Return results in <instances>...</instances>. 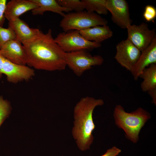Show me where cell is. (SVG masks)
Masks as SVG:
<instances>
[{"label": "cell", "mask_w": 156, "mask_h": 156, "mask_svg": "<svg viewBox=\"0 0 156 156\" xmlns=\"http://www.w3.org/2000/svg\"><path fill=\"white\" fill-rule=\"evenodd\" d=\"M23 44L27 52L28 66L48 71L65 69L66 53L55 41L51 29L45 33L40 30L35 39Z\"/></svg>", "instance_id": "1"}, {"label": "cell", "mask_w": 156, "mask_h": 156, "mask_svg": "<svg viewBox=\"0 0 156 156\" xmlns=\"http://www.w3.org/2000/svg\"><path fill=\"white\" fill-rule=\"evenodd\" d=\"M104 104L102 99L86 96L81 98L74 107L75 120L72 133L78 147L81 151L90 149L93 142L92 132L95 128L93 112L96 107Z\"/></svg>", "instance_id": "2"}, {"label": "cell", "mask_w": 156, "mask_h": 156, "mask_svg": "<svg viewBox=\"0 0 156 156\" xmlns=\"http://www.w3.org/2000/svg\"><path fill=\"white\" fill-rule=\"evenodd\" d=\"M113 116L116 125L124 130L126 138L134 143L138 141L140 130L151 118L150 113L141 107L129 113L120 105L116 106Z\"/></svg>", "instance_id": "3"}, {"label": "cell", "mask_w": 156, "mask_h": 156, "mask_svg": "<svg viewBox=\"0 0 156 156\" xmlns=\"http://www.w3.org/2000/svg\"><path fill=\"white\" fill-rule=\"evenodd\" d=\"M107 23L106 19L96 13L83 11L65 14L60 25L66 32L73 30L80 31L96 26L106 25Z\"/></svg>", "instance_id": "4"}, {"label": "cell", "mask_w": 156, "mask_h": 156, "mask_svg": "<svg viewBox=\"0 0 156 156\" xmlns=\"http://www.w3.org/2000/svg\"><path fill=\"white\" fill-rule=\"evenodd\" d=\"M65 55L66 66L78 77L93 66L101 65L104 62L101 56L92 55L85 49L66 53Z\"/></svg>", "instance_id": "5"}, {"label": "cell", "mask_w": 156, "mask_h": 156, "mask_svg": "<svg viewBox=\"0 0 156 156\" xmlns=\"http://www.w3.org/2000/svg\"><path fill=\"white\" fill-rule=\"evenodd\" d=\"M56 42L65 53L97 48L100 43L88 40L80 34L79 31L71 30L59 33L54 38Z\"/></svg>", "instance_id": "6"}, {"label": "cell", "mask_w": 156, "mask_h": 156, "mask_svg": "<svg viewBox=\"0 0 156 156\" xmlns=\"http://www.w3.org/2000/svg\"><path fill=\"white\" fill-rule=\"evenodd\" d=\"M5 75L9 82L16 83L31 79L35 75L33 69L26 65L16 64L10 62L0 53V77Z\"/></svg>", "instance_id": "7"}, {"label": "cell", "mask_w": 156, "mask_h": 156, "mask_svg": "<svg viewBox=\"0 0 156 156\" xmlns=\"http://www.w3.org/2000/svg\"><path fill=\"white\" fill-rule=\"evenodd\" d=\"M127 39L141 52L148 47L156 38L155 29H150L148 25L142 22L131 25L127 29Z\"/></svg>", "instance_id": "8"}, {"label": "cell", "mask_w": 156, "mask_h": 156, "mask_svg": "<svg viewBox=\"0 0 156 156\" xmlns=\"http://www.w3.org/2000/svg\"><path fill=\"white\" fill-rule=\"evenodd\" d=\"M116 49L115 59L121 66L131 71L141 51L127 38L119 42Z\"/></svg>", "instance_id": "9"}, {"label": "cell", "mask_w": 156, "mask_h": 156, "mask_svg": "<svg viewBox=\"0 0 156 156\" xmlns=\"http://www.w3.org/2000/svg\"><path fill=\"white\" fill-rule=\"evenodd\" d=\"M105 6L111 14L113 22L121 28L127 29L131 25L129 5L125 0H106Z\"/></svg>", "instance_id": "10"}, {"label": "cell", "mask_w": 156, "mask_h": 156, "mask_svg": "<svg viewBox=\"0 0 156 156\" xmlns=\"http://www.w3.org/2000/svg\"><path fill=\"white\" fill-rule=\"evenodd\" d=\"M0 53L14 63L23 66L27 64V57L25 49L17 39L6 43L0 49Z\"/></svg>", "instance_id": "11"}, {"label": "cell", "mask_w": 156, "mask_h": 156, "mask_svg": "<svg viewBox=\"0 0 156 156\" xmlns=\"http://www.w3.org/2000/svg\"><path fill=\"white\" fill-rule=\"evenodd\" d=\"M155 64H156V38L148 47L141 52L139 58L131 71L134 80L138 79L146 68Z\"/></svg>", "instance_id": "12"}, {"label": "cell", "mask_w": 156, "mask_h": 156, "mask_svg": "<svg viewBox=\"0 0 156 156\" xmlns=\"http://www.w3.org/2000/svg\"><path fill=\"white\" fill-rule=\"evenodd\" d=\"M38 7V5L32 0H11L7 3L5 17L8 22L11 21Z\"/></svg>", "instance_id": "13"}, {"label": "cell", "mask_w": 156, "mask_h": 156, "mask_svg": "<svg viewBox=\"0 0 156 156\" xmlns=\"http://www.w3.org/2000/svg\"><path fill=\"white\" fill-rule=\"evenodd\" d=\"M8 26L14 31L16 39L22 44L30 42L35 39L40 30L30 28L24 21L17 18L8 22Z\"/></svg>", "instance_id": "14"}, {"label": "cell", "mask_w": 156, "mask_h": 156, "mask_svg": "<svg viewBox=\"0 0 156 156\" xmlns=\"http://www.w3.org/2000/svg\"><path fill=\"white\" fill-rule=\"evenodd\" d=\"M79 32L86 40L100 43L111 37L113 34L112 31L107 25L96 26Z\"/></svg>", "instance_id": "15"}, {"label": "cell", "mask_w": 156, "mask_h": 156, "mask_svg": "<svg viewBox=\"0 0 156 156\" xmlns=\"http://www.w3.org/2000/svg\"><path fill=\"white\" fill-rule=\"evenodd\" d=\"M38 5V7L31 10L34 15H43L47 11H50L58 14L63 17L65 15L64 12H68L71 10L63 7L55 0H32Z\"/></svg>", "instance_id": "16"}, {"label": "cell", "mask_w": 156, "mask_h": 156, "mask_svg": "<svg viewBox=\"0 0 156 156\" xmlns=\"http://www.w3.org/2000/svg\"><path fill=\"white\" fill-rule=\"evenodd\" d=\"M139 77L143 79L141 88L144 92L156 89V64L146 68Z\"/></svg>", "instance_id": "17"}, {"label": "cell", "mask_w": 156, "mask_h": 156, "mask_svg": "<svg viewBox=\"0 0 156 156\" xmlns=\"http://www.w3.org/2000/svg\"><path fill=\"white\" fill-rule=\"evenodd\" d=\"M106 0H82L85 9L90 12H96L99 14L107 15L108 12L105 6Z\"/></svg>", "instance_id": "18"}, {"label": "cell", "mask_w": 156, "mask_h": 156, "mask_svg": "<svg viewBox=\"0 0 156 156\" xmlns=\"http://www.w3.org/2000/svg\"><path fill=\"white\" fill-rule=\"evenodd\" d=\"M57 3L61 6L74 10L75 12L83 11L85 9L81 0H57Z\"/></svg>", "instance_id": "19"}, {"label": "cell", "mask_w": 156, "mask_h": 156, "mask_svg": "<svg viewBox=\"0 0 156 156\" xmlns=\"http://www.w3.org/2000/svg\"><path fill=\"white\" fill-rule=\"evenodd\" d=\"M16 39L15 34L10 27L4 28L0 26V49L8 41Z\"/></svg>", "instance_id": "20"}, {"label": "cell", "mask_w": 156, "mask_h": 156, "mask_svg": "<svg viewBox=\"0 0 156 156\" xmlns=\"http://www.w3.org/2000/svg\"><path fill=\"white\" fill-rule=\"evenodd\" d=\"M12 107L10 102L0 95V127L11 112Z\"/></svg>", "instance_id": "21"}, {"label": "cell", "mask_w": 156, "mask_h": 156, "mask_svg": "<svg viewBox=\"0 0 156 156\" xmlns=\"http://www.w3.org/2000/svg\"><path fill=\"white\" fill-rule=\"evenodd\" d=\"M144 19L147 22L153 21L156 17V9L153 5H147L145 7L143 13Z\"/></svg>", "instance_id": "22"}, {"label": "cell", "mask_w": 156, "mask_h": 156, "mask_svg": "<svg viewBox=\"0 0 156 156\" xmlns=\"http://www.w3.org/2000/svg\"><path fill=\"white\" fill-rule=\"evenodd\" d=\"M6 0H0V26L3 27L5 19V12L7 3Z\"/></svg>", "instance_id": "23"}, {"label": "cell", "mask_w": 156, "mask_h": 156, "mask_svg": "<svg viewBox=\"0 0 156 156\" xmlns=\"http://www.w3.org/2000/svg\"><path fill=\"white\" fill-rule=\"evenodd\" d=\"M121 151L120 149L114 146L107 150L106 153L101 156H116Z\"/></svg>", "instance_id": "24"}, {"label": "cell", "mask_w": 156, "mask_h": 156, "mask_svg": "<svg viewBox=\"0 0 156 156\" xmlns=\"http://www.w3.org/2000/svg\"><path fill=\"white\" fill-rule=\"evenodd\" d=\"M152 99V102L156 105V89L150 90L147 92Z\"/></svg>", "instance_id": "25"}]
</instances>
